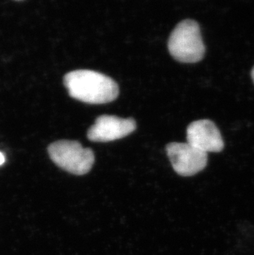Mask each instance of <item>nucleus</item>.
<instances>
[{"mask_svg": "<svg viewBox=\"0 0 254 255\" xmlns=\"http://www.w3.org/2000/svg\"><path fill=\"white\" fill-rule=\"evenodd\" d=\"M64 85L71 98L86 104H108L119 94L118 84L113 79L94 70L68 73L64 77Z\"/></svg>", "mask_w": 254, "mask_h": 255, "instance_id": "nucleus-1", "label": "nucleus"}, {"mask_svg": "<svg viewBox=\"0 0 254 255\" xmlns=\"http://www.w3.org/2000/svg\"><path fill=\"white\" fill-rule=\"evenodd\" d=\"M168 51L179 62H199L206 54L200 26L194 20L186 19L174 28L168 40Z\"/></svg>", "mask_w": 254, "mask_h": 255, "instance_id": "nucleus-2", "label": "nucleus"}, {"mask_svg": "<svg viewBox=\"0 0 254 255\" xmlns=\"http://www.w3.org/2000/svg\"><path fill=\"white\" fill-rule=\"evenodd\" d=\"M48 154L60 169L75 175H84L95 161L94 152L76 140H58L50 144Z\"/></svg>", "mask_w": 254, "mask_h": 255, "instance_id": "nucleus-3", "label": "nucleus"}, {"mask_svg": "<svg viewBox=\"0 0 254 255\" xmlns=\"http://www.w3.org/2000/svg\"><path fill=\"white\" fill-rule=\"evenodd\" d=\"M167 154L176 173L183 177L193 176L206 167L208 156L188 143L173 142L166 146Z\"/></svg>", "mask_w": 254, "mask_h": 255, "instance_id": "nucleus-4", "label": "nucleus"}, {"mask_svg": "<svg viewBox=\"0 0 254 255\" xmlns=\"http://www.w3.org/2000/svg\"><path fill=\"white\" fill-rule=\"evenodd\" d=\"M135 129L136 123L132 118L103 115L97 118L87 135L91 141L109 142L126 137Z\"/></svg>", "mask_w": 254, "mask_h": 255, "instance_id": "nucleus-5", "label": "nucleus"}, {"mask_svg": "<svg viewBox=\"0 0 254 255\" xmlns=\"http://www.w3.org/2000/svg\"><path fill=\"white\" fill-rule=\"evenodd\" d=\"M187 143L201 151L221 152L225 147L221 131L212 121L208 119L195 121L187 130Z\"/></svg>", "mask_w": 254, "mask_h": 255, "instance_id": "nucleus-6", "label": "nucleus"}, {"mask_svg": "<svg viewBox=\"0 0 254 255\" xmlns=\"http://www.w3.org/2000/svg\"><path fill=\"white\" fill-rule=\"evenodd\" d=\"M4 161H5L4 155H3V154H2V153H1V152H0V165H1V164H3V163H4Z\"/></svg>", "mask_w": 254, "mask_h": 255, "instance_id": "nucleus-7", "label": "nucleus"}, {"mask_svg": "<svg viewBox=\"0 0 254 255\" xmlns=\"http://www.w3.org/2000/svg\"><path fill=\"white\" fill-rule=\"evenodd\" d=\"M251 76H252L253 81H254V68H253L252 71H251Z\"/></svg>", "mask_w": 254, "mask_h": 255, "instance_id": "nucleus-8", "label": "nucleus"}]
</instances>
